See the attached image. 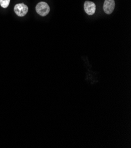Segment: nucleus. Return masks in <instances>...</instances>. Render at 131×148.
<instances>
[{
    "mask_svg": "<svg viewBox=\"0 0 131 148\" xmlns=\"http://www.w3.org/2000/svg\"><path fill=\"white\" fill-rule=\"evenodd\" d=\"M36 11L41 16L44 17L50 11V8L48 4L45 2H40L36 5Z\"/></svg>",
    "mask_w": 131,
    "mask_h": 148,
    "instance_id": "f257e3e1",
    "label": "nucleus"
},
{
    "mask_svg": "<svg viewBox=\"0 0 131 148\" xmlns=\"http://www.w3.org/2000/svg\"><path fill=\"white\" fill-rule=\"evenodd\" d=\"M28 11V7L23 3L17 4L14 7V12L19 17H24Z\"/></svg>",
    "mask_w": 131,
    "mask_h": 148,
    "instance_id": "f03ea898",
    "label": "nucleus"
},
{
    "mask_svg": "<svg viewBox=\"0 0 131 148\" xmlns=\"http://www.w3.org/2000/svg\"><path fill=\"white\" fill-rule=\"evenodd\" d=\"M84 10L85 12L90 16L94 15L96 10L95 3L90 1H86L84 3Z\"/></svg>",
    "mask_w": 131,
    "mask_h": 148,
    "instance_id": "7ed1b4c3",
    "label": "nucleus"
},
{
    "mask_svg": "<svg viewBox=\"0 0 131 148\" xmlns=\"http://www.w3.org/2000/svg\"><path fill=\"white\" fill-rule=\"evenodd\" d=\"M115 3L114 0H105L104 4V11L107 14H111L114 10Z\"/></svg>",
    "mask_w": 131,
    "mask_h": 148,
    "instance_id": "20e7f679",
    "label": "nucleus"
},
{
    "mask_svg": "<svg viewBox=\"0 0 131 148\" xmlns=\"http://www.w3.org/2000/svg\"><path fill=\"white\" fill-rule=\"evenodd\" d=\"M10 3V0H0V5L4 8H7L9 6Z\"/></svg>",
    "mask_w": 131,
    "mask_h": 148,
    "instance_id": "39448f33",
    "label": "nucleus"
}]
</instances>
